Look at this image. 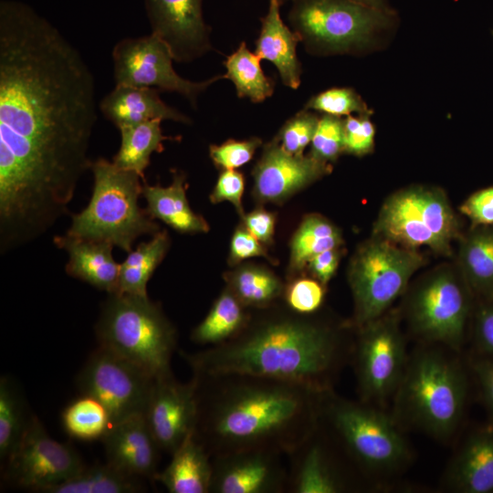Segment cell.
I'll use <instances>...</instances> for the list:
<instances>
[{
  "label": "cell",
  "instance_id": "cell-34",
  "mask_svg": "<svg viewBox=\"0 0 493 493\" xmlns=\"http://www.w3.org/2000/svg\"><path fill=\"white\" fill-rule=\"evenodd\" d=\"M139 478L108 463L85 466L78 474L44 493H136L143 490Z\"/></svg>",
  "mask_w": 493,
  "mask_h": 493
},
{
  "label": "cell",
  "instance_id": "cell-41",
  "mask_svg": "<svg viewBox=\"0 0 493 493\" xmlns=\"http://www.w3.org/2000/svg\"><path fill=\"white\" fill-rule=\"evenodd\" d=\"M283 296L289 309L299 314L310 315L323 303L325 285L315 278H298L284 287Z\"/></svg>",
  "mask_w": 493,
  "mask_h": 493
},
{
  "label": "cell",
  "instance_id": "cell-14",
  "mask_svg": "<svg viewBox=\"0 0 493 493\" xmlns=\"http://www.w3.org/2000/svg\"><path fill=\"white\" fill-rule=\"evenodd\" d=\"M154 378L128 360L98 346L79 371L77 386L81 394L104 405L113 425L144 414Z\"/></svg>",
  "mask_w": 493,
  "mask_h": 493
},
{
  "label": "cell",
  "instance_id": "cell-27",
  "mask_svg": "<svg viewBox=\"0 0 493 493\" xmlns=\"http://www.w3.org/2000/svg\"><path fill=\"white\" fill-rule=\"evenodd\" d=\"M186 176L173 171V182L168 186L160 184H142V195L146 200V212L180 233L195 234L209 231L208 223L190 207L186 197Z\"/></svg>",
  "mask_w": 493,
  "mask_h": 493
},
{
  "label": "cell",
  "instance_id": "cell-23",
  "mask_svg": "<svg viewBox=\"0 0 493 493\" xmlns=\"http://www.w3.org/2000/svg\"><path fill=\"white\" fill-rule=\"evenodd\" d=\"M280 6L278 0H268L267 11L260 18L255 53L276 67L283 85L297 89L302 74L297 53L299 38L282 20Z\"/></svg>",
  "mask_w": 493,
  "mask_h": 493
},
{
  "label": "cell",
  "instance_id": "cell-6",
  "mask_svg": "<svg viewBox=\"0 0 493 493\" xmlns=\"http://www.w3.org/2000/svg\"><path fill=\"white\" fill-rule=\"evenodd\" d=\"M99 346L139 366L153 377L172 372L176 331L149 297L109 294L97 321Z\"/></svg>",
  "mask_w": 493,
  "mask_h": 493
},
{
  "label": "cell",
  "instance_id": "cell-1",
  "mask_svg": "<svg viewBox=\"0 0 493 493\" xmlns=\"http://www.w3.org/2000/svg\"><path fill=\"white\" fill-rule=\"evenodd\" d=\"M95 79L47 18L0 2V232L33 241L68 213L92 161Z\"/></svg>",
  "mask_w": 493,
  "mask_h": 493
},
{
  "label": "cell",
  "instance_id": "cell-37",
  "mask_svg": "<svg viewBox=\"0 0 493 493\" xmlns=\"http://www.w3.org/2000/svg\"><path fill=\"white\" fill-rule=\"evenodd\" d=\"M61 423L69 436L81 441L101 440L112 425L104 405L85 394L64 408Z\"/></svg>",
  "mask_w": 493,
  "mask_h": 493
},
{
  "label": "cell",
  "instance_id": "cell-15",
  "mask_svg": "<svg viewBox=\"0 0 493 493\" xmlns=\"http://www.w3.org/2000/svg\"><path fill=\"white\" fill-rule=\"evenodd\" d=\"M84 467L79 454L68 444L53 439L36 415L16 450L2 466L9 484L39 493L68 480Z\"/></svg>",
  "mask_w": 493,
  "mask_h": 493
},
{
  "label": "cell",
  "instance_id": "cell-29",
  "mask_svg": "<svg viewBox=\"0 0 493 493\" xmlns=\"http://www.w3.org/2000/svg\"><path fill=\"white\" fill-rule=\"evenodd\" d=\"M161 121H150L119 129L121 145L112 158L119 168L134 172L144 180V171L149 166L153 152H162L166 140H179V137L163 135Z\"/></svg>",
  "mask_w": 493,
  "mask_h": 493
},
{
  "label": "cell",
  "instance_id": "cell-42",
  "mask_svg": "<svg viewBox=\"0 0 493 493\" xmlns=\"http://www.w3.org/2000/svg\"><path fill=\"white\" fill-rule=\"evenodd\" d=\"M261 144L262 140L258 137L242 141L230 139L219 145H210L209 155L214 164L222 171L236 170L247 163Z\"/></svg>",
  "mask_w": 493,
  "mask_h": 493
},
{
  "label": "cell",
  "instance_id": "cell-8",
  "mask_svg": "<svg viewBox=\"0 0 493 493\" xmlns=\"http://www.w3.org/2000/svg\"><path fill=\"white\" fill-rule=\"evenodd\" d=\"M319 421L364 470L391 472L410 457L398 423L372 404L339 397L330 390L323 395Z\"/></svg>",
  "mask_w": 493,
  "mask_h": 493
},
{
  "label": "cell",
  "instance_id": "cell-17",
  "mask_svg": "<svg viewBox=\"0 0 493 493\" xmlns=\"http://www.w3.org/2000/svg\"><path fill=\"white\" fill-rule=\"evenodd\" d=\"M151 33L171 49L174 61L190 63L213 50L204 0H143Z\"/></svg>",
  "mask_w": 493,
  "mask_h": 493
},
{
  "label": "cell",
  "instance_id": "cell-10",
  "mask_svg": "<svg viewBox=\"0 0 493 493\" xmlns=\"http://www.w3.org/2000/svg\"><path fill=\"white\" fill-rule=\"evenodd\" d=\"M417 251L373 236L354 253L349 267L356 328L386 313L405 290L411 277L425 265Z\"/></svg>",
  "mask_w": 493,
  "mask_h": 493
},
{
  "label": "cell",
  "instance_id": "cell-3",
  "mask_svg": "<svg viewBox=\"0 0 493 493\" xmlns=\"http://www.w3.org/2000/svg\"><path fill=\"white\" fill-rule=\"evenodd\" d=\"M307 316L291 309L256 320L249 316L229 341L182 355L193 375L266 376L329 391L352 344L338 328Z\"/></svg>",
  "mask_w": 493,
  "mask_h": 493
},
{
  "label": "cell",
  "instance_id": "cell-5",
  "mask_svg": "<svg viewBox=\"0 0 493 493\" xmlns=\"http://www.w3.org/2000/svg\"><path fill=\"white\" fill-rule=\"evenodd\" d=\"M89 170L94 177L92 195L87 207L72 215L68 236L107 242L129 253L138 237L160 231L138 205L142 191L139 174L104 158L91 162Z\"/></svg>",
  "mask_w": 493,
  "mask_h": 493
},
{
  "label": "cell",
  "instance_id": "cell-51",
  "mask_svg": "<svg viewBox=\"0 0 493 493\" xmlns=\"http://www.w3.org/2000/svg\"><path fill=\"white\" fill-rule=\"evenodd\" d=\"M363 6L383 12H394L387 0H351Z\"/></svg>",
  "mask_w": 493,
  "mask_h": 493
},
{
  "label": "cell",
  "instance_id": "cell-49",
  "mask_svg": "<svg viewBox=\"0 0 493 493\" xmlns=\"http://www.w3.org/2000/svg\"><path fill=\"white\" fill-rule=\"evenodd\" d=\"M340 257L339 248L329 249L312 257L307 267L313 277L326 286L338 268Z\"/></svg>",
  "mask_w": 493,
  "mask_h": 493
},
{
  "label": "cell",
  "instance_id": "cell-46",
  "mask_svg": "<svg viewBox=\"0 0 493 493\" xmlns=\"http://www.w3.org/2000/svg\"><path fill=\"white\" fill-rule=\"evenodd\" d=\"M256 257L270 259L266 248L259 240L246 230L244 226L237 227L231 239L230 263L236 264L244 259Z\"/></svg>",
  "mask_w": 493,
  "mask_h": 493
},
{
  "label": "cell",
  "instance_id": "cell-13",
  "mask_svg": "<svg viewBox=\"0 0 493 493\" xmlns=\"http://www.w3.org/2000/svg\"><path fill=\"white\" fill-rule=\"evenodd\" d=\"M115 85L151 88L175 92L184 97L192 107L199 96L215 82L225 79L215 75L203 81H192L180 76L169 47L152 33L119 40L111 52Z\"/></svg>",
  "mask_w": 493,
  "mask_h": 493
},
{
  "label": "cell",
  "instance_id": "cell-18",
  "mask_svg": "<svg viewBox=\"0 0 493 493\" xmlns=\"http://www.w3.org/2000/svg\"><path fill=\"white\" fill-rule=\"evenodd\" d=\"M285 457L262 449L213 456L210 493L287 492L288 467Z\"/></svg>",
  "mask_w": 493,
  "mask_h": 493
},
{
  "label": "cell",
  "instance_id": "cell-22",
  "mask_svg": "<svg viewBox=\"0 0 493 493\" xmlns=\"http://www.w3.org/2000/svg\"><path fill=\"white\" fill-rule=\"evenodd\" d=\"M103 116L118 129L150 121L191 124L190 117L165 103L155 89L115 85L100 102Z\"/></svg>",
  "mask_w": 493,
  "mask_h": 493
},
{
  "label": "cell",
  "instance_id": "cell-12",
  "mask_svg": "<svg viewBox=\"0 0 493 493\" xmlns=\"http://www.w3.org/2000/svg\"><path fill=\"white\" fill-rule=\"evenodd\" d=\"M351 358L361 401L375 405L395 393L408 362L396 314L357 328Z\"/></svg>",
  "mask_w": 493,
  "mask_h": 493
},
{
  "label": "cell",
  "instance_id": "cell-16",
  "mask_svg": "<svg viewBox=\"0 0 493 493\" xmlns=\"http://www.w3.org/2000/svg\"><path fill=\"white\" fill-rule=\"evenodd\" d=\"M198 413L196 383L178 382L173 372L154 378L144 418L161 451L172 455L194 432Z\"/></svg>",
  "mask_w": 493,
  "mask_h": 493
},
{
  "label": "cell",
  "instance_id": "cell-11",
  "mask_svg": "<svg viewBox=\"0 0 493 493\" xmlns=\"http://www.w3.org/2000/svg\"><path fill=\"white\" fill-rule=\"evenodd\" d=\"M470 292L459 270L443 267L426 276L407 300L413 332L425 341L458 350L470 311Z\"/></svg>",
  "mask_w": 493,
  "mask_h": 493
},
{
  "label": "cell",
  "instance_id": "cell-28",
  "mask_svg": "<svg viewBox=\"0 0 493 493\" xmlns=\"http://www.w3.org/2000/svg\"><path fill=\"white\" fill-rule=\"evenodd\" d=\"M457 261L470 291L493 300V226H471L460 237Z\"/></svg>",
  "mask_w": 493,
  "mask_h": 493
},
{
  "label": "cell",
  "instance_id": "cell-7",
  "mask_svg": "<svg viewBox=\"0 0 493 493\" xmlns=\"http://www.w3.org/2000/svg\"><path fill=\"white\" fill-rule=\"evenodd\" d=\"M288 18L309 54L359 55L376 47L379 37L393 26L395 12L351 0H291Z\"/></svg>",
  "mask_w": 493,
  "mask_h": 493
},
{
  "label": "cell",
  "instance_id": "cell-35",
  "mask_svg": "<svg viewBox=\"0 0 493 493\" xmlns=\"http://www.w3.org/2000/svg\"><path fill=\"white\" fill-rule=\"evenodd\" d=\"M33 415L11 378L0 379V460L3 466L20 445Z\"/></svg>",
  "mask_w": 493,
  "mask_h": 493
},
{
  "label": "cell",
  "instance_id": "cell-24",
  "mask_svg": "<svg viewBox=\"0 0 493 493\" xmlns=\"http://www.w3.org/2000/svg\"><path fill=\"white\" fill-rule=\"evenodd\" d=\"M445 485L463 493L493 491V428L468 437L450 461Z\"/></svg>",
  "mask_w": 493,
  "mask_h": 493
},
{
  "label": "cell",
  "instance_id": "cell-43",
  "mask_svg": "<svg viewBox=\"0 0 493 493\" xmlns=\"http://www.w3.org/2000/svg\"><path fill=\"white\" fill-rule=\"evenodd\" d=\"M371 116L360 114L343 118L344 153L361 157L373 151L375 128Z\"/></svg>",
  "mask_w": 493,
  "mask_h": 493
},
{
  "label": "cell",
  "instance_id": "cell-48",
  "mask_svg": "<svg viewBox=\"0 0 493 493\" xmlns=\"http://www.w3.org/2000/svg\"><path fill=\"white\" fill-rule=\"evenodd\" d=\"M475 333L478 347L493 357V300H484L476 315Z\"/></svg>",
  "mask_w": 493,
  "mask_h": 493
},
{
  "label": "cell",
  "instance_id": "cell-31",
  "mask_svg": "<svg viewBox=\"0 0 493 493\" xmlns=\"http://www.w3.org/2000/svg\"><path fill=\"white\" fill-rule=\"evenodd\" d=\"M170 245L167 232L159 231L148 242H142L120 264L119 294L148 297L147 283L163 259Z\"/></svg>",
  "mask_w": 493,
  "mask_h": 493
},
{
  "label": "cell",
  "instance_id": "cell-33",
  "mask_svg": "<svg viewBox=\"0 0 493 493\" xmlns=\"http://www.w3.org/2000/svg\"><path fill=\"white\" fill-rule=\"evenodd\" d=\"M341 244V233L330 221L319 215L306 216L290 243V271L300 272L316 255Z\"/></svg>",
  "mask_w": 493,
  "mask_h": 493
},
{
  "label": "cell",
  "instance_id": "cell-38",
  "mask_svg": "<svg viewBox=\"0 0 493 493\" xmlns=\"http://www.w3.org/2000/svg\"><path fill=\"white\" fill-rule=\"evenodd\" d=\"M303 109L341 118L352 113L372 115L373 112L351 88H331L320 92L312 96Z\"/></svg>",
  "mask_w": 493,
  "mask_h": 493
},
{
  "label": "cell",
  "instance_id": "cell-40",
  "mask_svg": "<svg viewBox=\"0 0 493 493\" xmlns=\"http://www.w3.org/2000/svg\"><path fill=\"white\" fill-rule=\"evenodd\" d=\"M343 152V118L321 114L310 142L309 155L331 164Z\"/></svg>",
  "mask_w": 493,
  "mask_h": 493
},
{
  "label": "cell",
  "instance_id": "cell-30",
  "mask_svg": "<svg viewBox=\"0 0 493 493\" xmlns=\"http://www.w3.org/2000/svg\"><path fill=\"white\" fill-rule=\"evenodd\" d=\"M246 307L226 288L215 299L205 318L193 330L195 344L215 346L239 333L248 321Z\"/></svg>",
  "mask_w": 493,
  "mask_h": 493
},
{
  "label": "cell",
  "instance_id": "cell-25",
  "mask_svg": "<svg viewBox=\"0 0 493 493\" xmlns=\"http://www.w3.org/2000/svg\"><path fill=\"white\" fill-rule=\"evenodd\" d=\"M54 243L67 251V273L109 294L119 288L120 264L112 257L111 244L97 242L70 236H58Z\"/></svg>",
  "mask_w": 493,
  "mask_h": 493
},
{
  "label": "cell",
  "instance_id": "cell-50",
  "mask_svg": "<svg viewBox=\"0 0 493 493\" xmlns=\"http://www.w3.org/2000/svg\"><path fill=\"white\" fill-rule=\"evenodd\" d=\"M484 400L493 415V360H481L474 364Z\"/></svg>",
  "mask_w": 493,
  "mask_h": 493
},
{
  "label": "cell",
  "instance_id": "cell-2",
  "mask_svg": "<svg viewBox=\"0 0 493 493\" xmlns=\"http://www.w3.org/2000/svg\"><path fill=\"white\" fill-rule=\"evenodd\" d=\"M193 378L198 401L194 435L212 457L250 449L288 456L316 429L327 392L249 374Z\"/></svg>",
  "mask_w": 493,
  "mask_h": 493
},
{
  "label": "cell",
  "instance_id": "cell-32",
  "mask_svg": "<svg viewBox=\"0 0 493 493\" xmlns=\"http://www.w3.org/2000/svg\"><path fill=\"white\" fill-rule=\"evenodd\" d=\"M261 60L245 41L226 58L224 76L232 81L238 98L260 103L273 95L276 82L264 73Z\"/></svg>",
  "mask_w": 493,
  "mask_h": 493
},
{
  "label": "cell",
  "instance_id": "cell-52",
  "mask_svg": "<svg viewBox=\"0 0 493 493\" xmlns=\"http://www.w3.org/2000/svg\"><path fill=\"white\" fill-rule=\"evenodd\" d=\"M278 2L282 5L286 4L287 2H291V0H278Z\"/></svg>",
  "mask_w": 493,
  "mask_h": 493
},
{
  "label": "cell",
  "instance_id": "cell-26",
  "mask_svg": "<svg viewBox=\"0 0 493 493\" xmlns=\"http://www.w3.org/2000/svg\"><path fill=\"white\" fill-rule=\"evenodd\" d=\"M167 467L154 480L170 493H210L212 456L191 433L171 455Z\"/></svg>",
  "mask_w": 493,
  "mask_h": 493
},
{
  "label": "cell",
  "instance_id": "cell-4",
  "mask_svg": "<svg viewBox=\"0 0 493 493\" xmlns=\"http://www.w3.org/2000/svg\"><path fill=\"white\" fill-rule=\"evenodd\" d=\"M394 395L396 418L446 441L462 419L467 381L450 355L436 349L421 350L408 358Z\"/></svg>",
  "mask_w": 493,
  "mask_h": 493
},
{
  "label": "cell",
  "instance_id": "cell-9",
  "mask_svg": "<svg viewBox=\"0 0 493 493\" xmlns=\"http://www.w3.org/2000/svg\"><path fill=\"white\" fill-rule=\"evenodd\" d=\"M372 232L409 249L427 246L448 257L452 242L460 236V226L442 189L414 184L396 191L384 201Z\"/></svg>",
  "mask_w": 493,
  "mask_h": 493
},
{
  "label": "cell",
  "instance_id": "cell-47",
  "mask_svg": "<svg viewBox=\"0 0 493 493\" xmlns=\"http://www.w3.org/2000/svg\"><path fill=\"white\" fill-rule=\"evenodd\" d=\"M243 225L257 240L267 245L273 241L276 226L275 214L257 208L242 217Z\"/></svg>",
  "mask_w": 493,
  "mask_h": 493
},
{
  "label": "cell",
  "instance_id": "cell-45",
  "mask_svg": "<svg viewBox=\"0 0 493 493\" xmlns=\"http://www.w3.org/2000/svg\"><path fill=\"white\" fill-rule=\"evenodd\" d=\"M460 212L471 222V226H493V186L480 189L461 205Z\"/></svg>",
  "mask_w": 493,
  "mask_h": 493
},
{
  "label": "cell",
  "instance_id": "cell-19",
  "mask_svg": "<svg viewBox=\"0 0 493 493\" xmlns=\"http://www.w3.org/2000/svg\"><path fill=\"white\" fill-rule=\"evenodd\" d=\"M331 164L284 151L275 139L267 142L252 170L253 194L261 203H281L330 173Z\"/></svg>",
  "mask_w": 493,
  "mask_h": 493
},
{
  "label": "cell",
  "instance_id": "cell-44",
  "mask_svg": "<svg viewBox=\"0 0 493 493\" xmlns=\"http://www.w3.org/2000/svg\"><path fill=\"white\" fill-rule=\"evenodd\" d=\"M245 189L244 175L236 170H223L215 188L210 194V201L217 204L228 201L234 205L241 218L244 216L242 196Z\"/></svg>",
  "mask_w": 493,
  "mask_h": 493
},
{
  "label": "cell",
  "instance_id": "cell-36",
  "mask_svg": "<svg viewBox=\"0 0 493 493\" xmlns=\"http://www.w3.org/2000/svg\"><path fill=\"white\" fill-rule=\"evenodd\" d=\"M227 288L246 308L265 309L283 294L284 287L271 271L245 266L226 277Z\"/></svg>",
  "mask_w": 493,
  "mask_h": 493
},
{
  "label": "cell",
  "instance_id": "cell-21",
  "mask_svg": "<svg viewBox=\"0 0 493 493\" xmlns=\"http://www.w3.org/2000/svg\"><path fill=\"white\" fill-rule=\"evenodd\" d=\"M101 441L108 464L127 475L154 480L161 450L143 414L114 423Z\"/></svg>",
  "mask_w": 493,
  "mask_h": 493
},
{
  "label": "cell",
  "instance_id": "cell-39",
  "mask_svg": "<svg viewBox=\"0 0 493 493\" xmlns=\"http://www.w3.org/2000/svg\"><path fill=\"white\" fill-rule=\"evenodd\" d=\"M319 120L317 111L302 109L282 125L273 139L287 152L302 156L312 141Z\"/></svg>",
  "mask_w": 493,
  "mask_h": 493
},
{
  "label": "cell",
  "instance_id": "cell-20",
  "mask_svg": "<svg viewBox=\"0 0 493 493\" xmlns=\"http://www.w3.org/2000/svg\"><path fill=\"white\" fill-rule=\"evenodd\" d=\"M287 458V492L340 493L349 488L347 477L318 425Z\"/></svg>",
  "mask_w": 493,
  "mask_h": 493
}]
</instances>
